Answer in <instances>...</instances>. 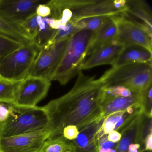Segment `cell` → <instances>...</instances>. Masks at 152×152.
Returning <instances> with one entry per match:
<instances>
[{
  "label": "cell",
  "mask_w": 152,
  "mask_h": 152,
  "mask_svg": "<svg viewBox=\"0 0 152 152\" xmlns=\"http://www.w3.org/2000/svg\"><path fill=\"white\" fill-rule=\"evenodd\" d=\"M77 74L74 85L68 92L43 106L49 117L50 138L62 135L67 125H76L80 130L96 121L104 99L103 84L95 76L85 75L81 71Z\"/></svg>",
  "instance_id": "1"
},
{
  "label": "cell",
  "mask_w": 152,
  "mask_h": 152,
  "mask_svg": "<svg viewBox=\"0 0 152 152\" xmlns=\"http://www.w3.org/2000/svg\"><path fill=\"white\" fill-rule=\"evenodd\" d=\"M96 33L94 31L81 30L71 36L51 81H57L61 85H65L78 74L88 55Z\"/></svg>",
  "instance_id": "2"
},
{
  "label": "cell",
  "mask_w": 152,
  "mask_h": 152,
  "mask_svg": "<svg viewBox=\"0 0 152 152\" xmlns=\"http://www.w3.org/2000/svg\"><path fill=\"white\" fill-rule=\"evenodd\" d=\"M152 63H132L112 67L99 79L104 88L122 86L140 93L152 84Z\"/></svg>",
  "instance_id": "3"
},
{
  "label": "cell",
  "mask_w": 152,
  "mask_h": 152,
  "mask_svg": "<svg viewBox=\"0 0 152 152\" xmlns=\"http://www.w3.org/2000/svg\"><path fill=\"white\" fill-rule=\"evenodd\" d=\"M12 105L13 113L6 122L0 125V137L49 131V117L44 107L23 108Z\"/></svg>",
  "instance_id": "4"
},
{
  "label": "cell",
  "mask_w": 152,
  "mask_h": 152,
  "mask_svg": "<svg viewBox=\"0 0 152 152\" xmlns=\"http://www.w3.org/2000/svg\"><path fill=\"white\" fill-rule=\"evenodd\" d=\"M61 7L67 9L75 24L83 18L94 17L121 15L126 10L125 0H55Z\"/></svg>",
  "instance_id": "5"
},
{
  "label": "cell",
  "mask_w": 152,
  "mask_h": 152,
  "mask_svg": "<svg viewBox=\"0 0 152 152\" xmlns=\"http://www.w3.org/2000/svg\"><path fill=\"white\" fill-rule=\"evenodd\" d=\"M40 51L39 47L31 42L2 58L0 60V78L15 81L27 78Z\"/></svg>",
  "instance_id": "6"
},
{
  "label": "cell",
  "mask_w": 152,
  "mask_h": 152,
  "mask_svg": "<svg viewBox=\"0 0 152 152\" xmlns=\"http://www.w3.org/2000/svg\"><path fill=\"white\" fill-rule=\"evenodd\" d=\"M70 38L41 49L29 71L28 77H38L50 81Z\"/></svg>",
  "instance_id": "7"
},
{
  "label": "cell",
  "mask_w": 152,
  "mask_h": 152,
  "mask_svg": "<svg viewBox=\"0 0 152 152\" xmlns=\"http://www.w3.org/2000/svg\"><path fill=\"white\" fill-rule=\"evenodd\" d=\"M51 81L46 79L27 77L20 84L13 105L18 107H32L45 98Z\"/></svg>",
  "instance_id": "8"
},
{
  "label": "cell",
  "mask_w": 152,
  "mask_h": 152,
  "mask_svg": "<svg viewBox=\"0 0 152 152\" xmlns=\"http://www.w3.org/2000/svg\"><path fill=\"white\" fill-rule=\"evenodd\" d=\"M50 137L49 131L43 130L0 137V152H39Z\"/></svg>",
  "instance_id": "9"
},
{
  "label": "cell",
  "mask_w": 152,
  "mask_h": 152,
  "mask_svg": "<svg viewBox=\"0 0 152 152\" xmlns=\"http://www.w3.org/2000/svg\"><path fill=\"white\" fill-rule=\"evenodd\" d=\"M117 28L115 41L124 46L137 45L152 51V36L122 15L115 17Z\"/></svg>",
  "instance_id": "10"
},
{
  "label": "cell",
  "mask_w": 152,
  "mask_h": 152,
  "mask_svg": "<svg viewBox=\"0 0 152 152\" xmlns=\"http://www.w3.org/2000/svg\"><path fill=\"white\" fill-rule=\"evenodd\" d=\"M40 0H0V17L7 21L21 26L35 14Z\"/></svg>",
  "instance_id": "11"
},
{
  "label": "cell",
  "mask_w": 152,
  "mask_h": 152,
  "mask_svg": "<svg viewBox=\"0 0 152 152\" xmlns=\"http://www.w3.org/2000/svg\"><path fill=\"white\" fill-rule=\"evenodd\" d=\"M124 46L114 40L96 49L81 65L80 71L99 66L110 64L113 66L122 51Z\"/></svg>",
  "instance_id": "12"
},
{
  "label": "cell",
  "mask_w": 152,
  "mask_h": 152,
  "mask_svg": "<svg viewBox=\"0 0 152 152\" xmlns=\"http://www.w3.org/2000/svg\"><path fill=\"white\" fill-rule=\"evenodd\" d=\"M126 6L122 15L152 36V11L148 4L143 1L128 0Z\"/></svg>",
  "instance_id": "13"
},
{
  "label": "cell",
  "mask_w": 152,
  "mask_h": 152,
  "mask_svg": "<svg viewBox=\"0 0 152 152\" xmlns=\"http://www.w3.org/2000/svg\"><path fill=\"white\" fill-rule=\"evenodd\" d=\"M142 92L134 93L128 97L104 99L100 105L96 121H101L111 114L124 111L134 106L142 105Z\"/></svg>",
  "instance_id": "14"
},
{
  "label": "cell",
  "mask_w": 152,
  "mask_h": 152,
  "mask_svg": "<svg viewBox=\"0 0 152 152\" xmlns=\"http://www.w3.org/2000/svg\"><path fill=\"white\" fill-rule=\"evenodd\" d=\"M103 121H94L80 130L77 137L72 141L76 147L77 152H96Z\"/></svg>",
  "instance_id": "15"
},
{
  "label": "cell",
  "mask_w": 152,
  "mask_h": 152,
  "mask_svg": "<svg viewBox=\"0 0 152 152\" xmlns=\"http://www.w3.org/2000/svg\"><path fill=\"white\" fill-rule=\"evenodd\" d=\"M152 51L137 45L124 46L112 67L132 63H152Z\"/></svg>",
  "instance_id": "16"
},
{
  "label": "cell",
  "mask_w": 152,
  "mask_h": 152,
  "mask_svg": "<svg viewBox=\"0 0 152 152\" xmlns=\"http://www.w3.org/2000/svg\"><path fill=\"white\" fill-rule=\"evenodd\" d=\"M143 113L137 115L120 133L121 138L117 143L116 152H127L132 143H138L139 135Z\"/></svg>",
  "instance_id": "17"
},
{
  "label": "cell",
  "mask_w": 152,
  "mask_h": 152,
  "mask_svg": "<svg viewBox=\"0 0 152 152\" xmlns=\"http://www.w3.org/2000/svg\"><path fill=\"white\" fill-rule=\"evenodd\" d=\"M115 17H111L96 31L88 55L96 49L115 40L117 28Z\"/></svg>",
  "instance_id": "18"
},
{
  "label": "cell",
  "mask_w": 152,
  "mask_h": 152,
  "mask_svg": "<svg viewBox=\"0 0 152 152\" xmlns=\"http://www.w3.org/2000/svg\"><path fill=\"white\" fill-rule=\"evenodd\" d=\"M0 35H3L23 44L31 42V40L21 26L12 23L0 17Z\"/></svg>",
  "instance_id": "19"
},
{
  "label": "cell",
  "mask_w": 152,
  "mask_h": 152,
  "mask_svg": "<svg viewBox=\"0 0 152 152\" xmlns=\"http://www.w3.org/2000/svg\"><path fill=\"white\" fill-rule=\"evenodd\" d=\"M39 152H77L72 141L67 140L63 135L50 138L43 144Z\"/></svg>",
  "instance_id": "20"
},
{
  "label": "cell",
  "mask_w": 152,
  "mask_h": 152,
  "mask_svg": "<svg viewBox=\"0 0 152 152\" xmlns=\"http://www.w3.org/2000/svg\"><path fill=\"white\" fill-rule=\"evenodd\" d=\"M22 81H15L0 78V103L13 104Z\"/></svg>",
  "instance_id": "21"
},
{
  "label": "cell",
  "mask_w": 152,
  "mask_h": 152,
  "mask_svg": "<svg viewBox=\"0 0 152 152\" xmlns=\"http://www.w3.org/2000/svg\"><path fill=\"white\" fill-rule=\"evenodd\" d=\"M39 27L36 35L31 40L40 49L45 48L52 39L56 30H53L45 20L38 16Z\"/></svg>",
  "instance_id": "22"
},
{
  "label": "cell",
  "mask_w": 152,
  "mask_h": 152,
  "mask_svg": "<svg viewBox=\"0 0 152 152\" xmlns=\"http://www.w3.org/2000/svg\"><path fill=\"white\" fill-rule=\"evenodd\" d=\"M111 17L101 16L88 18L79 20L75 24L78 31L89 30L96 32Z\"/></svg>",
  "instance_id": "23"
},
{
  "label": "cell",
  "mask_w": 152,
  "mask_h": 152,
  "mask_svg": "<svg viewBox=\"0 0 152 152\" xmlns=\"http://www.w3.org/2000/svg\"><path fill=\"white\" fill-rule=\"evenodd\" d=\"M77 31H78L75 24L70 21L64 27L55 31L53 37L47 46H50L60 41L70 38Z\"/></svg>",
  "instance_id": "24"
},
{
  "label": "cell",
  "mask_w": 152,
  "mask_h": 152,
  "mask_svg": "<svg viewBox=\"0 0 152 152\" xmlns=\"http://www.w3.org/2000/svg\"><path fill=\"white\" fill-rule=\"evenodd\" d=\"M23 45L19 42L0 35V60Z\"/></svg>",
  "instance_id": "25"
},
{
  "label": "cell",
  "mask_w": 152,
  "mask_h": 152,
  "mask_svg": "<svg viewBox=\"0 0 152 152\" xmlns=\"http://www.w3.org/2000/svg\"><path fill=\"white\" fill-rule=\"evenodd\" d=\"M124 111L113 113L103 119V123L99 131V137L101 135H107L112 131L115 130L116 124L122 116Z\"/></svg>",
  "instance_id": "26"
},
{
  "label": "cell",
  "mask_w": 152,
  "mask_h": 152,
  "mask_svg": "<svg viewBox=\"0 0 152 152\" xmlns=\"http://www.w3.org/2000/svg\"><path fill=\"white\" fill-rule=\"evenodd\" d=\"M134 93L129 90L122 86H112L104 88V99L111 98L128 97Z\"/></svg>",
  "instance_id": "27"
},
{
  "label": "cell",
  "mask_w": 152,
  "mask_h": 152,
  "mask_svg": "<svg viewBox=\"0 0 152 152\" xmlns=\"http://www.w3.org/2000/svg\"><path fill=\"white\" fill-rule=\"evenodd\" d=\"M21 26L32 40L38 31L39 27L38 16L36 14H34L26 20Z\"/></svg>",
  "instance_id": "28"
},
{
  "label": "cell",
  "mask_w": 152,
  "mask_h": 152,
  "mask_svg": "<svg viewBox=\"0 0 152 152\" xmlns=\"http://www.w3.org/2000/svg\"><path fill=\"white\" fill-rule=\"evenodd\" d=\"M152 84L142 92L143 114L147 117L152 116Z\"/></svg>",
  "instance_id": "29"
},
{
  "label": "cell",
  "mask_w": 152,
  "mask_h": 152,
  "mask_svg": "<svg viewBox=\"0 0 152 152\" xmlns=\"http://www.w3.org/2000/svg\"><path fill=\"white\" fill-rule=\"evenodd\" d=\"M117 145L109 141L107 135H101L98 140L95 152H116Z\"/></svg>",
  "instance_id": "30"
},
{
  "label": "cell",
  "mask_w": 152,
  "mask_h": 152,
  "mask_svg": "<svg viewBox=\"0 0 152 152\" xmlns=\"http://www.w3.org/2000/svg\"><path fill=\"white\" fill-rule=\"evenodd\" d=\"M152 117H147L143 114L139 135V144L140 147L143 145L147 136L152 132Z\"/></svg>",
  "instance_id": "31"
},
{
  "label": "cell",
  "mask_w": 152,
  "mask_h": 152,
  "mask_svg": "<svg viewBox=\"0 0 152 152\" xmlns=\"http://www.w3.org/2000/svg\"><path fill=\"white\" fill-rule=\"evenodd\" d=\"M80 130L77 126L67 125L63 129L62 135L67 140L73 141L79 135Z\"/></svg>",
  "instance_id": "32"
},
{
  "label": "cell",
  "mask_w": 152,
  "mask_h": 152,
  "mask_svg": "<svg viewBox=\"0 0 152 152\" xmlns=\"http://www.w3.org/2000/svg\"><path fill=\"white\" fill-rule=\"evenodd\" d=\"M13 111L12 105L0 103V125L7 120Z\"/></svg>",
  "instance_id": "33"
},
{
  "label": "cell",
  "mask_w": 152,
  "mask_h": 152,
  "mask_svg": "<svg viewBox=\"0 0 152 152\" xmlns=\"http://www.w3.org/2000/svg\"><path fill=\"white\" fill-rule=\"evenodd\" d=\"M35 14L42 18L49 17L51 15V10L46 4H40L37 7Z\"/></svg>",
  "instance_id": "34"
},
{
  "label": "cell",
  "mask_w": 152,
  "mask_h": 152,
  "mask_svg": "<svg viewBox=\"0 0 152 152\" xmlns=\"http://www.w3.org/2000/svg\"><path fill=\"white\" fill-rule=\"evenodd\" d=\"M107 139L113 143H118L121 138V134L118 131L113 130L107 135Z\"/></svg>",
  "instance_id": "35"
},
{
  "label": "cell",
  "mask_w": 152,
  "mask_h": 152,
  "mask_svg": "<svg viewBox=\"0 0 152 152\" xmlns=\"http://www.w3.org/2000/svg\"><path fill=\"white\" fill-rule=\"evenodd\" d=\"M140 145L138 143H132L128 147L127 152H139Z\"/></svg>",
  "instance_id": "36"
},
{
  "label": "cell",
  "mask_w": 152,
  "mask_h": 152,
  "mask_svg": "<svg viewBox=\"0 0 152 152\" xmlns=\"http://www.w3.org/2000/svg\"></svg>",
  "instance_id": "37"
},
{
  "label": "cell",
  "mask_w": 152,
  "mask_h": 152,
  "mask_svg": "<svg viewBox=\"0 0 152 152\" xmlns=\"http://www.w3.org/2000/svg\"></svg>",
  "instance_id": "38"
}]
</instances>
